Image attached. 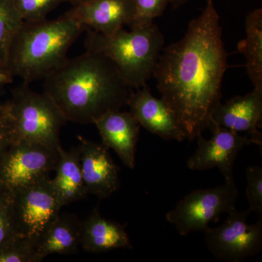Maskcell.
Instances as JSON below:
<instances>
[{
	"mask_svg": "<svg viewBox=\"0 0 262 262\" xmlns=\"http://www.w3.org/2000/svg\"><path fill=\"white\" fill-rule=\"evenodd\" d=\"M227 58L213 0H207L182 39L162 51L153 77L188 140L210 126L211 114L221 102Z\"/></svg>",
	"mask_w": 262,
	"mask_h": 262,
	"instance_id": "6da1fadb",
	"label": "cell"
},
{
	"mask_svg": "<svg viewBox=\"0 0 262 262\" xmlns=\"http://www.w3.org/2000/svg\"><path fill=\"white\" fill-rule=\"evenodd\" d=\"M43 89L67 121L82 125L126 106L131 93L107 58L89 51L67 58L45 77Z\"/></svg>",
	"mask_w": 262,
	"mask_h": 262,
	"instance_id": "7a4b0ae2",
	"label": "cell"
},
{
	"mask_svg": "<svg viewBox=\"0 0 262 262\" xmlns=\"http://www.w3.org/2000/svg\"><path fill=\"white\" fill-rule=\"evenodd\" d=\"M84 29L65 14L56 20L24 21L10 45L7 68L27 83L44 79L67 59Z\"/></svg>",
	"mask_w": 262,
	"mask_h": 262,
	"instance_id": "3957f363",
	"label": "cell"
},
{
	"mask_svg": "<svg viewBox=\"0 0 262 262\" xmlns=\"http://www.w3.org/2000/svg\"><path fill=\"white\" fill-rule=\"evenodd\" d=\"M110 34L87 29L86 51L107 58L130 89H140L153 77L165 39L154 22L130 26Z\"/></svg>",
	"mask_w": 262,
	"mask_h": 262,
	"instance_id": "277c9868",
	"label": "cell"
},
{
	"mask_svg": "<svg viewBox=\"0 0 262 262\" xmlns=\"http://www.w3.org/2000/svg\"><path fill=\"white\" fill-rule=\"evenodd\" d=\"M29 84L23 82L15 88L4 103L13 142L28 141L58 147L60 132L67 120L49 96L32 91Z\"/></svg>",
	"mask_w": 262,
	"mask_h": 262,
	"instance_id": "5b68a950",
	"label": "cell"
},
{
	"mask_svg": "<svg viewBox=\"0 0 262 262\" xmlns=\"http://www.w3.org/2000/svg\"><path fill=\"white\" fill-rule=\"evenodd\" d=\"M238 190L234 181L209 189L192 191L182 198L166 214L169 223L180 235L204 232L211 222L216 223L221 215L237 210Z\"/></svg>",
	"mask_w": 262,
	"mask_h": 262,
	"instance_id": "8992f818",
	"label": "cell"
},
{
	"mask_svg": "<svg viewBox=\"0 0 262 262\" xmlns=\"http://www.w3.org/2000/svg\"><path fill=\"white\" fill-rule=\"evenodd\" d=\"M60 146L28 141L12 143L0 156V190L11 195L50 176L58 163Z\"/></svg>",
	"mask_w": 262,
	"mask_h": 262,
	"instance_id": "52a82bcc",
	"label": "cell"
},
{
	"mask_svg": "<svg viewBox=\"0 0 262 262\" xmlns=\"http://www.w3.org/2000/svg\"><path fill=\"white\" fill-rule=\"evenodd\" d=\"M61 208L50 176L10 195L12 225L20 237L37 239Z\"/></svg>",
	"mask_w": 262,
	"mask_h": 262,
	"instance_id": "ba28073f",
	"label": "cell"
},
{
	"mask_svg": "<svg viewBox=\"0 0 262 262\" xmlns=\"http://www.w3.org/2000/svg\"><path fill=\"white\" fill-rule=\"evenodd\" d=\"M251 209L229 213L225 222L215 228L205 230L207 248L216 260L239 262L253 257L262 249V217L254 224L248 223Z\"/></svg>",
	"mask_w": 262,
	"mask_h": 262,
	"instance_id": "9c48e42d",
	"label": "cell"
},
{
	"mask_svg": "<svg viewBox=\"0 0 262 262\" xmlns=\"http://www.w3.org/2000/svg\"><path fill=\"white\" fill-rule=\"evenodd\" d=\"M213 136L206 140L200 135L198 149L188 160L190 170H204L217 168L225 177V182L234 180V164L237 154L244 146L253 144L251 138L242 136L238 133L216 125H211Z\"/></svg>",
	"mask_w": 262,
	"mask_h": 262,
	"instance_id": "30bf717a",
	"label": "cell"
},
{
	"mask_svg": "<svg viewBox=\"0 0 262 262\" xmlns=\"http://www.w3.org/2000/svg\"><path fill=\"white\" fill-rule=\"evenodd\" d=\"M80 165L88 194L100 199L113 195L120 186L119 168L108 149L79 136Z\"/></svg>",
	"mask_w": 262,
	"mask_h": 262,
	"instance_id": "8fae6325",
	"label": "cell"
},
{
	"mask_svg": "<svg viewBox=\"0 0 262 262\" xmlns=\"http://www.w3.org/2000/svg\"><path fill=\"white\" fill-rule=\"evenodd\" d=\"M262 120V90L237 96L225 103H219L211 114V125L248 134L253 144L262 148V134L258 130ZM209 126V127H210Z\"/></svg>",
	"mask_w": 262,
	"mask_h": 262,
	"instance_id": "7c38bea8",
	"label": "cell"
},
{
	"mask_svg": "<svg viewBox=\"0 0 262 262\" xmlns=\"http://www.w3.org/2000/svg\"><path fill=\"white\" fill-rule=\"evenodd\" d=\"M85 29L110 34L130 26L136 17L134 0H89L65 13Z\"/></svg>",
	"mask_w": 262,
	"mask_h": 262,
	"instance_id": "4fadbf2b",
	"label": "cell"
},
{
	"mask_svg": "<svg viewBox=\"0 0 262 262\" xmlns=\"http://www.w3.org/2000/svg\"><path fill=\"white\" fill-rule=\"evenodd\" d=\"M127 106L130 113L146 130L164 140L184 141V133L177 118L163 98L155 97L147 84L131 91Z\"/></svg>",
	"mask_w": 262,
	"mask_h": 262,
	"instance_id": "5bb4252c",
	"label": "cell"
},
{
	"mask_svg": "<svg viewBox=\"0 0 262 262\" xmlns=\"http://www.w3.org/2000/svg\"><path fill=\"white\" fill-rule=\"evenodd\" d=\"M103 145L113 149L122 163L130 169L136 167V154L140 124L129 112H108L94 122Z\"/></svg>",
	"mask_w": 262,
	"mask_h": 262,
	"instance_id": "9a60e30c",
	"label": "cell"
},
{
	"mask_svg": "<svg viewBox=\"0 0 262 262\" xmlns=\"http://www.w3.org/2000/svg\"><path fill=\"white\" fill-rule=\"evenodd\" d=\"M80 246L91 253L134 248L125 226L105 218L98 208L80 222Z\"/></svg>",
	"mask_w": 262,
	"mask_h": 262,
	"instance_id": "2e32d148",
	"label": "cell"
},
{
	"mask_svg": "<svg viewBox=\"0 0 262 262\" xmlns=\"http://www.w3.org/2000/svg\"><path fill=\"white\" fill-rule=\"evenodd\" d=\"M80 222L75 215H58L36 241L39 262L50 255L77 252L80 246Z\"/></svg>",
	"mask_w": 262,
	"mask_h": 262,
	"instance_id": "e0dca14e",
	"label": "cell"
},
{
	"mask_svg": "<svg viewBox=\"0 0 262 262\" xmlns=\"http://www.w3.org/2000/svg\"><path fill=\"white\" fill-rule=\"evenodd\" d=\"M56 176L51 179L52 185L62 207L84 199L89 195L82 177L80 148L66 151L60 146Z\"/></svg>",
	"mask_w": 262,
	"mask_h": 262,
	"instance_id": "ac0fdd59",
	"label": "cell"
},
{
	"mask_svg": "<svg viewBox=\"0 0 262 262\" xmlns=\"http://www.w3.org/2000/svg\"><path fill=\"white\" fill-rule=\"evenodd\" d=\"M246 39L237 45L246 58V72L253 89L262 90V9L253 10L246 19Z\"/></svg>",
	"mask_w": 262,
	"mask_h": 262,
	"instance_id": "d6986e66",
	"label": "cell"
},
{
	"mask_svg": "<svg viewBox=\"0 0 262 262\" xmlns=\"http://www.w3.org/2000/svg\"><path fill=\"white\" fill-rule=\"evenodd\" d=\"M23 23L13 0H0V63L5 66L12 41Z\"/></svg>",
	"mask_w": 262,
	"mask_h": 262,
	"instance_id": "ffe728a7",
	"label": "cell"
},
{
	"mask_svg": "<svg viewBox=\"0 0 262 262\" xmlns=\"http://www.w3.org/2000/svg\"><path fill=\"white\" fill-rule=\"evenodd\" d=\"M36 239L15 237L0 248V262H39Z\"/></svg>",
	"mask_w": 262,
	"mask_h": 262,
	"instance_id": "44dd1931",
	"label": "cell"
},
{
	"mask_svg": "<svg viewBox=\"0 0 262 262\" xmlns=\"http://www.w3.org/2000/svg\"><path fill=\"white\" fill-rule=\"evenodd\" d=\"M24 22H38L47 19L48 15L68 0H13Z\"/></svg>",
	"mask_w": 262,
	"mask_h": 262,
	"instance_id": "7402d4cb",
	"label": "cell"
},
{
	"mask_svg": "<svg viewBox=\"0 0 262 262\" xmlns=\"http://www.w3.org/2000/svg\"><path fill=\"white\" fill-rule=\"evenodd\" d=\"M246 198L251 212L262 217V168L249 167L246 170Z\"/></svg>",
	"mask_w": 262,
	"mask_h": 262,
	"instance_id": "603a6c76",
	"label": "cell"
},
{
	"mask_svg": "<svg viewBox=\"0 0 262 262\" xmlns=\"http://www.w3.org/2000/svg\"><path fill=\"white\" fill-rule=\"evenodd\" d=\"M134 3L136 17L130 26L151 23L155 18L163 14L170 0H134Z\"/></svg>",
	"mask_w": 262,
	"mask_h": 262,
	"instance_id": "cb8c5ba5",
	"label": "cell"
},
{
	"mask_svg": "<svg viewBox=\"0 0 262 262\" xmlns=\"http://www.w3.org/2000/svg\"><path fill=\"white\" fill-rule=\"evenodd\" d=\"M16 237L10 218V195L0 190V248Z\"/></svg>",
	"mask_w": 262,
	"mask_h": 262,
	"instance_id": "d4e9b609",
	"label": "cell"
},
{
	"mask_svg": "<svg viewBox=\"0 0 262 262\" xmlns=\"http://www.w3.org/2000/svg\"><path fill=\"white\" fill-rule=\"evenodd\" d=\"M13 142L9 116L4 104H0V156Z\"/></svg>",
	"mask_w": 262,
	"mask_h": 262,
	"instance_id": "484cf974",
	"label": "cell"
},
{
	"mask_svg": "<svg viewBox=\"0 0 262 262\" xmlns=\"http://www.w3.org/2000/svg\"><path fill=\"white\" fill-rule=\"evenodd\" d=\"M13 80V75L10 74L6 66L0 63V90L11 83Z\"/></svg>",
	"mask_w": 262,
	"mask_h": 262,
	"instance_id": "4316f807",
	"label": "cell"
},
{
	"mask_svg": "<svg viewBox=\"0 0 262 262\" xmlns=\"http://www.w3.org/2000/svg\"><path fill=\"white\" fill-rule=\"evenodd\" d=\"M191 0H170V4L172 5L173 9H178V8L182 7V5L187 4Z\"/></svg>",
	"mask_w": 262,
	"mask_h": 262,
	"instance_id": "83f0119b",
	"label": "cell"
},
{
	"mask_svg": "<svg viewBox=\"0 0 262 262\" xmlns=\"http://www.w3.org/2000/svg\"><path fill=\"white\" fill-rule=\"evenodd\" d=\"M89 1V0H68L69 3H72L73 6L75 5L82 4V3H85V2Z\"/></svg>",
	"mask_w": 262,
	"mask_h": 262,
	"instance_id": "f1b7e54d",
	"label": "cell"
}]
</instances>
